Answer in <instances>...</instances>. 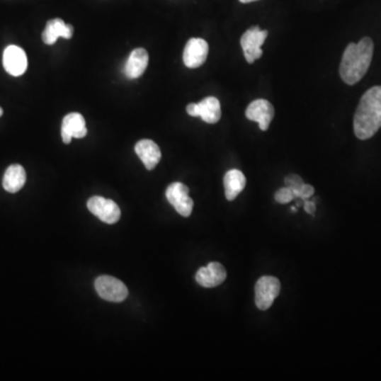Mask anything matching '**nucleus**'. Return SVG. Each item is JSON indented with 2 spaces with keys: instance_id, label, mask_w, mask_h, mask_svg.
I'll list each match as a JSON object with an SVG mask.
<instances>
[{
  "instance_id": "nucleus-3",
  "label": "nucleus",
  "mask_w": 381,
  "mask_h": 381,
  "mask_svg": "<svg viewBox=\"0 0 381 381\" xmlns=\"http://www.w3.org/2000/svg\"><path fill=\"white\" fill-rule=\"evenodd\" d=\"M267 36H268V31L261 30L258 25L250 28L243 34L241 38V46L248 63L254 64L256 59L262 57V46Z\"/></svg>"
},
{
  "instance_id": "nucleus-18",
  "label": "nucleus",
  "mask_w": 381,
  "mask_h": 381,
  "mask_svg": "<svg viewBox=\"0 0 381 381\" xmlns=\"http://www.w3.org/2000/svg\"><path fill=\"white\" fill-rule=\"evenodd\" d=\"M246 177L241 171L230 170L224 177V194L229 201L234 200L246 187Z\"/></svg>"
},
{
  "instance_id": "nucleus-17",
  "label": "nucleus",
  "mask_w": 381,
  "mask_h": 381,
  "mask_svg": "<svg viewBox=\"0 0 381 381\" xmlns=\"http://www.w3.org/2000/svg\"><path fill=\"white\" fill-rule=\"evenodd\" d=\"M27 175L21 164H12L6 169L2 179V187L8 193H17L23 189Z\"/></svg>"
},
{
  "instance_id": "nucleus-19",
  "label": "nucleus",
  "mask_w": 381,
  "mask_h": 381,
  "mask_svg": "<svg viewBox=\"0 0 381 381\" xmlns=\"http://www.w3.org/2000/svg\"><path fill=\"white\" fill-rule=\"evenodd\" d=\"M295 198H297V195H295V190L289 187L282 188V189L278 190L275 194V201L282 203V205L290 203Z\"/></svg>"
},
{
  "instance_id": "nucleus-15",
  "label": "nucleus",
  "mask_w": 381,
  "mask_h": 381,
  "mask_svg": "<svg viewBox=\"0 0 381 381\" xmlns=\"http://www.w3.org/2000/svg\"><path fill=\"white\" fill-rule=\"evenodd\" d=\"M74 29L72 25L64 23L63 19H50L42 34V42L46 45L55 44L59 38L70 40L74 36Z\"/></svg>"
},
{
  "instance_id": "nucleus-24",
  "label": "nucleus",
  "mask_w": 381,
  "mask_h": 381,
  "mask_svg": "<svg viewBox=\"0 0 381 381\" xmlns=\"http://www.w3.org/2000/svg\"><path fill=\"white\" fill-rule=\"evenodd\" d=\"M2 115H4V109L0 107V117H1Z\"/></svg>"
},
{
  "instance_id": "nucleus-20",
  "label": "nucleus",
  "mask_w": 381,
  "mask_h": 381,
  "mask_svg": "<svg viewBox=\"0 0 381 381\" xmlns=\"http://www.w3.org/2000/svg\"><path fill=\"white\" fill-rule=\"evenodd\" d=\"M285 185L286 187L291 188V189L295 190V195H297V190H300V188L304 185L303 179L299 176V175H289L285 178Z\"/></svg>"
},
{
  "instance_id": "nucleus-10",
  "label": "nucleus",
  "mask_w": 381,
  "mask_h": 381,
  "mask_svg": "<svg viewBox=\"0 0 381 381\" xmlns=\"http://www.w3.org/2000/svg\"><path fill=\"white\" fill-rule=\"evenodd\" d=\"M4 68L12 76H21L28 68V59L25 50L21 47L11 45L4 51Z\"/></svg>"
},
{
  "instance_id": "nucleus-1",
  "label": "nucleus",
  "mask_w": 381,
  "mask_h": 381,
  "mask_svg": "<svg viewBox=\"0 0 381 381\" xmlns=\"http://www.w3.org/2000/svg\"><path fill=\"white\" fill-rule=\"evenodd\" d=\"M373 55L374 42L370 38H363L358 44H348L340 64V76L343 82L357 84L369 70Z\"/></svg>"
},
{
  "instance_id": "nucleus-5",
  "label": "nucleus",
  "mask_w": 381,
  "mask_h": 381,
  "mask_svg": "<svg viewBox=\"0 0 381 381\" xmlns=\"http://www.w3.org/2000/svg\"><path fill=\"white\" fill-rule=\"evenodd\" d=\"M280 291L281 283L277 278L271 275L261 278L256 285V304L258 309H269L279 297Z\"/></svg>"
},
{
  "instance_id": "nucleus-7",
  "label": "nucleus",
  "mask_w": 381,
  "mask_h": 381,
  "mask_svg": "<svg viewBox=\"0 0 381 381\" xmlns=\"http://www.w3.org/2000/svg\"><path fill=\"white\" fill-rule=\"evenodd\" d=\"M190 117H200L205 123L215 124L222 118L220 103L215 96H207L199 103H190L187 106Z\"/></svg>"
},
{
  "instance_id": "nucleus-11",
  "label": "nucleus",
  "mask_w": 381,
  "mask_h": 381,
  "mask_svg": "<svg viewBox=\"0 0 381 381\" xmlns=\"http://www.w3.org/2000/svg\"><path fill=\"white\" fill-rule=\"evenodd\" d=\"M209 45L203 38H190L183 51V63L190 69L200 67L207 61Z\"/></svg>"
},
{
  "instance_id": "nucleus-22",
  "label": "nucleus",
  "mask_w": 381,
  "mask_h": 381,
  "mask_svg": "<svg viewBox=\"0 0 381 381\" xmlns=\"http://www.w3.org/2000/svg\"><path fill=\"white\" fill-rule=\"evenodd\" d=\"M304 210L307 212L310 215H314V212H316V205H314V201L304 200Z\"/></svg>"
},
{
  "instance_id": "nucleus-21",
  "label": "nucleus",
  "mask_w": 381,
  "mask_h": 381,
  "mask_svg": "<svg viewBox=\"0 0 381 381\" xmlns=\"http://www.w3.org/2000/svg\"><path fill=\"white\" fill-rule=\"evenodd\" d=\"M314 189L312 186L304 183V185L300 188V190H297V198H301L302 200H307V199H309L310 197L314 195Z\"/></svg>"
},
{
  "instance_id": "nucleus-8",
  "label": "nucleus",
  "mask_w": 381,
  "mask_h": 381,
  "mask_svg": "<svg viewBox=\"0 0 381 381\" xmlns=\"http://www.w3.org/2000/svg\"><path fill=\"white\" fill-rule=\"evenodd\" d=\"M189 188L181 183H174L169 186L166 196L169 203L183 217H189L194 207V201L189 196Z\"/></svg>"
},
{
  "instance_id": "nucleus-2",
  "label": "nucleus",
  "mask_w": 381,
  "mask_h": 381,
  "mask_svg": "<svg viewBox=\"0 0 381 381\" xmlns=\"http://www.w3.org/2000/svg\"><path fill=\"white\" fill-rule=\"evenodd\" d=\"M381 128V86H374L361 98L354 117V132L360 140L372 138Z\"/></svg>"
},
{
  "instance_id": "nucleus-14",
  "label": "nucleus",
  "mask_w": 381,
  "mask_h": 381,
  "mask_svg": "<svg viewBox=\"0 0 381 381\" xmlns=\"http://www.w3.org/2000/svg\"><path fill=\"white\" fill-rule=\"evenodd\" d=\"M135 152L149 171L154 170L161 160V151L159 147L149 139L139 141L135 145Z\"/></svg>"
},
{
  "instance_id": "nucleus-23",
  "label": "nucleus",
  "mask_w": 381,
  "mask_h": 381,
  "mask_svg": "<svg viewBox=\"0 0 381 381\" xmlns=\"http://www.w3.org/2000/svg\"><path fill=\"white\" fill-rule=\"evenodd\" d=\"M241 4H249V2L258 1V0H239Z\"/></svg>"
},
{
  "instance_id": "nucleus-12",
  "label": "nucleus",
  "mask_w": 381,
  "mask_h": 381,
  "mask_svg": "<svg viewBox=\"0 0 381 381\" xmlns=\"http://www.w3.org/2000/svg\"><path fill=\"white\" fill-rule=\"evenodd\" d=\"M62 139L65 144H69L72 138L82 139L87 135L86 122L79 113H68L62 122Z\"/></svg>"
},
{
  "instance_id": "nucleus-6",
  "label": "nucleus",
  "mask_w": 381,
  "mask_h": 381,
  "mask_svg": "<svg viewBox=\"0 0 381 381\" xmlns=\"http://www.w3.org/2000/svg\"><path fill=\"white\" fill-rule=\"evenodd\" d=\"M87 207L98 220L108 224H115L121 217L119 205L111 199H106L104 197H91L87 201Z\"/></svg>"
},
{
  "instance_id": "nucleus-16",
  "label": "nucleus",
  "mask_w": 381,
  "mask_h": 381,
  "mask_svg": "<svg viewBox=\"0 0 381 381\" xmlns=\"http://www.w3.org/2000/svg\"><path fill=\"white\" fill-rule=\"evenodd\" d=\"M149 65V53L145 49H135L130 53L125 67H124V74L130 80L140 78Z\"/></svg>"
},
{
  "instance_id": "nucleus-4",
  "label": "nucleus",
  "mask_w": 381,
  "mask_h": 381,
  "mask_svg": "<svg viewBox=\"0 0 381 381\" xmlns=\"http://www.w3.org/2000/svg\"><path fill=\"white\" fill-rule=\"evenodd\" d=\"M96 292L102 299L120 303L127 297L128 289L123 282L110 275H101L96 280Z\"/></svg>"
},
{
  "instance_id": "nucleus-9",
  "label": "nucleus",
  "mask_w": 381,
  "mask_h": 381,
  "mask_svg": "<svg viewBox=\"0 0 381 381\" xmlns=\"http://www.w3.org/2000/svg\"><path fill=\"white\" fill-rule=\"evenodd\" d=\"M246 117L250 121L258 122L261 130L266 132L275 117V108L269 101L258 98L250 103L246 109Z\"/></svg>"
},
{
  "instance_id": "nucleus-13",
  "label": "nucleus",
  "mask_w": 381,
  "mask_h": 381,
  "mask_svg": "<svg viewBox=\"0 0 381 381\" xmlns=\"http://www.w3.org/2000/svg\"><path fill=\"white\" fill-rule=\"evenodd\" d=\"M227 273L220 263H210L207 266L201 267L196 273V281L205 288L220 286L226 280Z\"/></svg>"
}]
</instances>
